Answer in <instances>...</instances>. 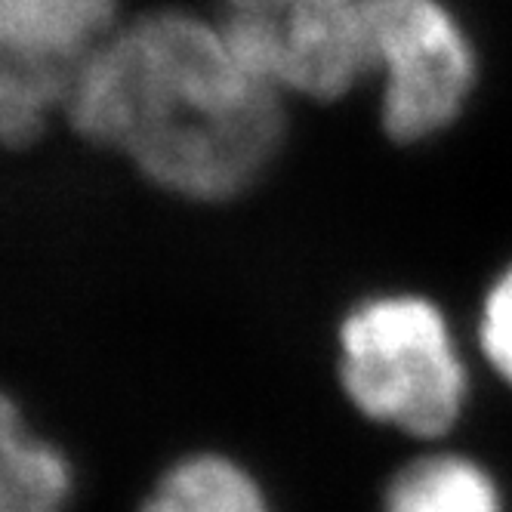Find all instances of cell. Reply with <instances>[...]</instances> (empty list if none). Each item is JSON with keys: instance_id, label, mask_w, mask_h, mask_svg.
Masks as SVG:
<instances>
[{"instance_id": "obj_1", "label": "cell", "mask_w": 512, "mask_h": 512, "mask_svg": "<svg viewBox=\"0 0 512 512\" xmlns=\"http://www.w3.org/2000/svg\"><path fill=\"white\" fill-rule=\"evenodd\" d=\"M281 90L232 56L223 28L155 10L118 25L81 62L62 121L182 201H232L278 158Z\"/></svg>"}, {"instance_id": "obj_2", "label": "cell", "mask_w": 512, "mask_h": 512, "mask_svg": "<svg viewBox=\"0 0 512 512\" xmlns=\"http://www.w3.org/2000/svg\"><path fill=\"white\" fill-rule=\"evenodd\" d=\"M340 383L368 420L417 438L445 435L469 395L445 312L417 294H380L349 309L340 324Z\"/></svg>"}, {"instance_id": "obj_3", "label": "cell", "mask_w": 512, "mask_h": 512, "mask_svg": "<svg viewBox=\"0 0 512 512\" xmlns=\"http://www.w3.org/2000/svg\"><path fill=\"white\" fill-rule=\"evenodd\" d=\"M374 71L383 78V130L423 142L451 127L475 87V50L442 0H364Z\"/></svg>"}, {"instance_id": "obj_4", "label": "cell", "mask_w": 512, "mask_h": 512, "mask_svg": "<svg viewBox=\"0 0 512 512\" xmlns=\"http://www.w3.org/2000/svg\"><path fill=\"white\" fill-rule=\"evenodd\" d=\"M278 16V84L331 102L374 71L364 0H290Z\"/></svg>"}, {"instance_id": "obj_5", "label": "cell", "mask_w": 512, "mask_h": 512, "mask_svg": "<svg viewBox=\"0 0 512 512\" xmlns=\"http://www.w3.org/2000/svg\"><path fill=\"white\" fill-rule=\"evenodd\" d=\"M118 28V0H0V47L68 75Z\"/></svg>"}, {"instance_id": "obj_6", "label": "cell", "mask_w": 512, "mask_h": 512, "mask_svg": "<svg viewBox=\"0 0 512 512\" xmlns=\"http://www.w3.org/2000/svg\"><path fill=\"white\" fill-rule=\"evenodd\" d=\"M75 479L68 451L34 429L25 408L0 389V512H65Z\"/></svg>"}, {"instance_id": "obj_7", "label": "cell", "mask_w": 512, "mask_h": 512, "mask_svg": "<svg viewBox=\"0 0 512 512\" xmlns=\"http://www.w3.org/2000/svg\"><path fill=\"white\" fill-rule=\"evenodd\" d=\"M139 512H269V500L238 460L198 451L161 472Z\"/></svg>"}, {"instance_id": "obj_8", "label": "cell", "mask_w": 512, "mask_h": 512, "mask_svg": "<svg viewBox=\"0 0 512 512\" xmlns=\"http://www.w3.org/2000/svg\"><path fill=\"white\" fill-rule=\"evenodd\" d=\"M383 512H503V494L472 457L426 454L395 472Z\"/></svg>"}, {"instance_id": "obj_9", "label": "cell", "mask_w": 512, "mask_h": 512, "mask_svg": "<svg viewBox=\"0 0 512 512\" xmlns=\"http://www.w3.org/2000/svg\"><path fill=\"white\" fill-rule=\"evenodd\" d=\"M479 340L488 364L512 386V263L485 294Z\"/></svg>"}]
</instances>
